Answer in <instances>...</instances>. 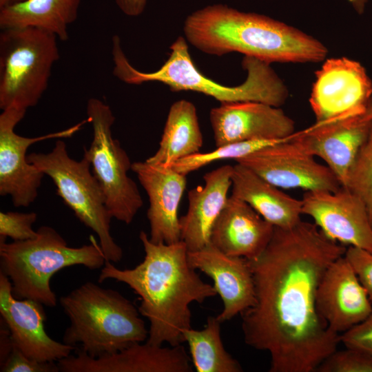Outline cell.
<instances>
[{"label": "cell", "mask_w": 372, "mask_h": 372, "mask_svg": "<svg viewBox=\"0 0 372 372\" xmlns=\"http://www.w3.org/2000/svg\"><path fill=\"white\" fill-rule=\"evenodd\" d=\"M346 249L301 220L274 227L264 251L249 260L255 302L241 313L242 329L247 345L269 353L270 372H315L337 349L340 335L319 314L316 296L327 269Z\"/></svg>", "instance_id": "6da1fadb"}, {"label": "cell", "mask_w": 372, "mask_h": 372, "mask_svg": "<svg viewBox=\"0 0 372 372\" xmlns=\"http://www.w3.org/2000/svg\"><path fill=\"white\" fill-rule=\"evenodd\" d=\"M145 251L143 260L130 269H120L106 260L98 282L112 279L126 284L141 299L140 313L149 322V344L177 346L185 342L183 333L191 328L189 304L202 303L217 292L191 267L188 250L180 240L152 242L147 234H139Z\"/></svg>", "instance_id": "7a4b0ae2"}, {"label": "cell", "mask_w": 372, "mask_h": 372, "mask_svg": "<svg viewBox=\"0 0 372 372\" xmlns=\"http://www.w3.org/2000/svg\"><path fill=\"white\" fill-rule=\"evenodd\" d=\"M183 32L187 41L211 55L239 52L268 63H315L323 61L328 53L320 41L300 30L223 4L208 6L190 14Z\"/></svg>", "instance_id": "3957f363"}, {"label": "cell", "mask_w": 372, "mask_h": 372, "mask_svg": "<svg viewBox=\"0 0 372 372\" xmlns=\"http://www.w3.org/2000/svg\"><path fill=\"white\" fill-rule=\"evenodd\" d=\"M168 59L157 70L151 72L135 68L126 56L120 37L112 41L113 74L130 85L160 82L172 92L192 91L214 98L220 103L256 101L280 107L288 97V90L270 66V63L245 56L242 66L247 72L245 81L238 85L220 84L206 77L195 66L189 53L187 41L178 37L170 45Z\"/></svg>", "instance_id": "277c9868"}, {"label": "cell", "mask_w": 372, "mask_h": 372, "mask_svg": "<svg viewBox=\"0 0 372 372\" xmlns=\"http://www.w3.org/2000/svg\"><path fill=\"white\" fill-rule=\"evenodd\" d=\"M59 302L70 320L63 342L80 344L92 358L116 353L148 338L139 310L117 291L88 281L61 296Z\"/></svg>", "instance_id": "5b68a950"}, {"label": "cell", "mask_w": 372, "mask_h": 372, "mask_svg": "<svg viewBox=\"0 0 372 372\" xmlns=\"http://www.w3.org/2000/svg\"><path fill=\"white\" fill-rule=\"evenodd\" d=\"M37 231L33 239L8 243L0 238V271L10 279L14 297L54 307L57 300L50 282L54 273L74 265L101 269L106 259L92 236L91 244L71 247L50 226H41Z\"/></svg>", "instance_id": "8992f818"}, {"label": "cell", "mask_w": 372, "mask_h": 372, "mask_svg": "<svg viewBox=\"0 0 372 372\" xmlns=\"http://www.w3.org/2000/svg\"><path fill=\"white\" fill-rule=\"evenodd\" d=\"M59 39L33 27L0 32V108L27 110L37 105L48 89L59 59Z\"/></svg>", "instance_id": "52a82bcc"}, {"label": "cell", "mask_w": 372, "mask_h": 372, "mask_svg": "<svg viewBox=\"0 0 372 372\" xmlns=\"http://www.w3.org/2000/svg\"><path fill=\"white\" fill-rule=\"evenodd\" d=\"M27 159L52 180L56 194L76 218L97 235L106 260L119 262L123 250L111 235L112 217L89 161L84 157L79 161L71 158L61 138L50 152H32Z\"/></svg>", "instance_id": "ba28073f"}, {"label": "cell", "mask_w": 372, "mask_h": 372, "mask_svg": "<svg viewBox=\"0 0 372 372\" xmlns=\"http://www.w3.org/2000/svg\"><path fill=\"white\" fill-rule=\"evenodd\" d=\"M86 113L93 138L88 148L83 147V157L90 164L111 216L129 225L143 200L137 185L127 174L132 163L120 142L112 136L115 116L110 107L97 98L87 101Z\"/></svg>", "instance_id": "9c48e42d"}, {"label": "cell", "mask_w": 372, "mask_h": 372, "mask_svg": "<svg viewBox=\"0 0 372 372\" xmlns=\"http://www.w3.org/2000/svg\"><path fill=\"white\" fill-rule=\"evenodd\" d=\"M27 110L10 107L0 114V195L11 197L15 207H28L38 196L45 174L28 161L26 152L32 144L73 136L89 119L65 130L30 138L17 134L14 128Z\"/></svg>", "instance_id": "30bf717a"}, {"label": "cell", "mask_w": 372, "mask_h": 372, "mask_svg": "<svg viewBox=\"0 0 372 372\" xmlns=\"http://www.w3.org/2000/svg\"><path fill=\"white\" fill-rule=\"evenodd\" d=\"M372 96L364 66L346 57L327 59L316 73L309 103L316 123L360 117Z\"/></svg>", "instance_id": "8fae6325"}, {"label": "cell", "mask_w": 372, "mask_h": 372, "mask_svg": "<svg viewBox=\"0 0 372 372\" xmlns=\"http://www.w3.org/2000/svg\"><path fill=\"white\" fill-rule=\"evenodd\" d=\"M236 162L279 188L334 192L342 187L333 172L317 162L291 136L257 149Z\"/></svg>", "instance_id": "7c38bea8"}, {"label": "cell", "mask_w": 372, "mask_h": 372, "mask_svg": "<svg viewBox=\"0 0 372 372\" xmlns=\"http://www.w3.org/2000/svg\"><path fill=\"white\" fill-rule=\"evenodd\" d=\"M302 214L331 240L372 253V225L362 200L346 187L336 191H306Z\"/></svg>", "instance_id": "4fadbf2b"}, {"label": "cell", "mask_w": 372, "mask_h": 372, "mask_svg": "<svg viewBox=\"0 0 372 372\" xmlns=\"http://www.w3.org/2000/svg\"><path fill=\"white\" fill-rule=\"evenodd\" d=\"M216 147L256 140L281 141L295 132L294 121L279 107L256 101L223 103L211 110Z\"/></svg>", "instance_id": "5bb4252c"}, {"label": "cell", "mask_w": 372, "mask_h": 372, "mask_svg": "<svg viewBox=\"0 0 372 372\" xmlns=\"http://www.w3.org/2000/svg\"><path fill=\"white\" fill-rule=\"evenodd\" d=\"M43 304L14 296L10 279L0 271V313L13 344L27 357L40 362H58L70 355L73 346L50 338L44 328Z\"/></svg>", "instance_id": "9a60e30c"}, {"label": "cell", "mask_w": 372, "mask_h": 372, "mask_svg": "<svg viewBox=\"0 0 372 372\" xmlns=\"http://www.w3.org/2000/svg\"><path fill=\"white\" fill-rule=\"evenodd\" d=\"M61 372H192L191 359L181 345L163 347L136 342L116 353L92 358L79 349L59 360Z\"/></svg>", "instance_id": "2e32d148"}, {"label": "cell", "mask_w": 372, "mask_h": 372, "mask_svg": "<svg viewBox=\"0 0 372 372\" xmlns=\"http://www.w3.org/2000/svg\"><path fill=\"white\" fill-rule=\"evenodd\" d=\"M371 303L344 256L328 267L318 288L316 304L333 332L340 335L364 321L372 313Z\"/></svg>", "instance_id": "e0dca14e"}, {"label": "cell", "mask_w": 372, "mask_h": 372, "mask_svg": "<svg viewBox=\"0 0 372 372\" xmlns=\"http://www.w3.org/2000/svg\"><path fill=\"white\" fill-rule=\"evenodd\" d=\"M132 171L147 194L149 240L172 244L180 240L178 209L187 185L186 176L171 167L145 161L132 163Z\"/></svg>", "instance_id": "ac0fdd59"}, {"label": "cell", "mask_w": 372, "mask_h": 372, "mask_svg": "<svg viewBox=\"0 0 372 372\" xmlns=\"http://www.w3.org/2000/svg\"><path fill=\"white\" fill-rule=\"evenodd\" d=\"M371 121L360 117L316 123L295 132L291 139L306 152L322 159L342 187L371 127Z\"/></svg>", "instance_id": "d6986e66"}, {"label": "cell", "mask_w": 372, "mask_h": 372, "mask_svg": "<svg viewBox=\"0 0 372 372\" xmlns=\"http://www.w3.org/2000/svg\"><path fill=\"white\" fill-rule=\"evenodd\" d=\"M188 261L194 269L210 277L223 304L216 317L222 323L241 314L255 302V288L249 260L227 255L211 243L187 253Z\"/></svg>", "instance_id": "ffe728a7"}, {"label": "cell", "mask_w": 372, "mask_h": 372, "mask_svg": "<svg viewBox=\"0 0 372 372\" xmlns=\"http://www.w3.org/2000/svg\"><path fill=\"white\" fill-rule=\"evenodd\" d=\"M273 231L249 204L230 195L211 229L210 243L227 255L251 260L264 251Z\"/></svg>", "instance_id": "44dd1931"}, {"label": "cell", "mask_w": 372, "mask_h": 372, "mask_svg": "<svg viewBox=\"0 0 372 372\" xmlns=\"http://www.w3.org/2000/svg\"><path fill=\"white\" fill-rule=\"evenodd\" d=\"M232 172L231 165L218 167L204 175V185L188 192V209L179 218V224L180 240L189 251L210 243L211 229L229 198Z\"/></svg>", "instance_id": "7402d4cb"}, {"label": "cell", "mask_w": 372, "mask_h": 372, "mask_svg": "<svg viewBox=\"0 0 372 372\" xmlns=\"http://www.w3.org/2000/svg\"><path fill=\"white\" fill-rule=\"evenodd\" d=\"M231 181V195L249 204L274 227L289 228L301 220L302 200L282 192L247 167L236 163Z\"/></svg>", "instance_id": "603a6c76"}, {"label": "cell", "mask_w": 372, "mask_h": 372, "mask_svg": "<svg viewBox=\"0 0 372 372\" xmlns=\"http://www.w3.org/2000/svg\"><path fill=\"white\" fill-rule=\"evenodd\" d=\"M82 0H27L0 9V28L33 27L54 34L60 41L69 37Z\"/></svg>", "instance_id": "cb8c5ba5"}, {"label": "cell", "mask_w": 372, "mask_h": 372, "mask_svg": "<svg viewBox=\"0 0 372 372\" xmlns=\"http://www.w3.org/2000/svg\"><path fill=\"white\" fill-rule=\"evenodd\" d=\"M203 137L193 103L181 99L170 107L159 146L145 161L171 166L176 161L200 152Z\"/></svg>", "instance_id": "d4e9b609"}, {"label": "cell", "mask_w": 372, "mask_h": 372, "mask_svg": "<svg viewBox=\"0 0 372 372\" xmlns=\"http://www.w3.org/2000/svg\"><path fill=\"white\" fill-rule=\"evenodd\" d=\"M217 317L209 316L200 330L192 327L183 333L191 360L197 372H241L242 368L225 349Z\"/></svg>", "instance_id": "484cf974"}, {"label": "cell", "mask_w": 372, "mask_h": 372, "mask_svg": "<svg viewBox=\"0 0 372 372\" xmlns=\"http://www.w3.org/2000/svg\"><path fill=\"white\" fill-rule=\"evenodd\" d=\"M281 141L256 140L229 143L216 147L214 150L209 152H198L185 157L176 161L169 167L178 173L187 176L188 174L213 162L226 159H233L236 161L257 149Z\"/></svg>", "instance_id": "4316f807"}, {"label": "cell", "mask_w": 372, "mask_h": 372, "mask_svg": "<svg viewBox=\"0 0 372 372\" xmlns=\"http://www.w3.org/2000/svg\"><path fill=\"white\" fill-rule=\"evenodd\" d=\"M344 187L362 200L372 225V121L368 136L355 158Z\"/></svg>", "instance_id": "83f0119b"}, {"label": "cell", "mask_w": 372, "mask_h": 372, "mask_svg": "<svg viewBox=\"0 0 372 372\" xmlns=\"http://www.w3.org/2000/svg\"><path fill=\"white\" fill-rule=\"evenodd\" d=\"M318 372H372V353L347 347L337 349L319 365Z\"/></svg>", "instance_id": "f1b7e54d"}, {"label": "cell", "mask_w": 372, "mask_h": 372, "mask_svg": "<svg viewBox=\"0 0 372 372\" xmlns=\"http://www.w3.org/2000/svg\"><path fill=\"white\" fill-rule=\"evenodd\" d=\"M37 214L31 212L1 211L0 238L9 237L14 241L33 239L37 231L32 229L37 221Z\"/></svg>", "instance_id": "f546056e"}, {"label": "cell", "mask_w": 372, "mask_h": 372, "mask_svg": "<svg viewBox=\"0 0 372 372\" xmlns=\"http://www.w3.org/2000/svg\"><path fill=\"white\" fill-rule=\"evenodd\" d=\"M1 372H59L55 362H40L24 355L13 344L7 360L0 365Z\"/></svg>", "instance_id": "4dcf8cb0"}, {"label": "cell", "mask_w": 372, "mask_h": 372, "mask_svg": "<svg viewBox=\"0 0 372 372\" xmlns=\"http://www.w3.org/2000/svg\"><path fill=\"white\" fill-rule=\"evenodd\" d=\"M344 256L372 302V253L359 247L349 246Z\"/></svg>", "instance_id": "1f68e13d"}, {"label": "cell", "mask_w": 372, "mask_h": 372, "mask_svg": "<svg viewBox=\"0 0 372 372\" xmlns=\"http://www.w3.org/2000/svg\"><path fill=\"white\" fill-rule=\"evenodd\" d=\"M340 342L346 347L372 353V313L360 324L340 334Z\"/></svg>", "instance_id": "d6a6232c"}, {"label": "cell", "mask_w": 372, "mask_h": 372, "mask_svg": "<svg viewBox=\"0 0 372 372\" xmlns=\"http://www.w3.org/2000/svg\"><path fill=\"white\" fill-rule=\"evenodd\" d=\"M120 10L129 17H138L145 10L147 0H115Z\"/></svg>", "instance_id": "836d02e7"}, {"label": "cell", "mask_w": 372, "mask_h": 372, "mask_svg": "<svg viewBox=\"0 0 372 372\" xmlns=\"http://www.w3.org/2000/svg\"><path fill=\"white\" fill-rule=\"evenodd\" d=\"M3 322V326L1 324L0 331V365L7 360L13 348L10 332L5 322Z\"/></svg>", "instance_id": "e575fe53"}, {"label": "cell", "mask_w": 372, "mask_h": 372, "mask_svg": "<svg viewBox=\"0 0 372 372\" xmlns=\"http://www.w3.org/2000/svg\"><path fill=\"white\" fill-rule=\"evenodd\" d=\"M358 14L364 12L369 0H347Z\"/></svg>", "instance_id": "d590c367"}, {"label": "cell", "mask_w": 372, "mask_h": 372, "mask_svg": "<svg viewBox=\"0 0 372 372\" xmlns=\"http://www.w3.org/2000/svg\"><path fill=\"white\" fill-rule=\"evenodd\" d=\"M360 118L365 121H372V96L369 101L365 112L360 116Z\"/></svg>", "instance_id": "8d00e7d4"}, {"label": "cell", "mask_w": 372, "mask_h": 372, "mask_svg": "<svg viewBox=\"0 0 372 372\" xmlns=\"http://www.w3.org/2000/svg\"><path fill=\"white\" fill-rule=\"evenodd\" d=\"M27 0H0V9L12 5L23 3Z\"/></svg>", "instance_id": "74e56055"}]
</instances>
